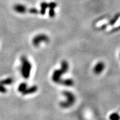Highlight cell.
<instances>
[{
    "mask_svg": "<svg viewBox=\"0 0 120 120\" xmlns=\"http://www.w3.org/2000/svg\"><path fill=\"white\" fill-rule=\"evenodd\" d=\"M29 12L32 14H37L38 13V11L37 8H31L29 10Z\"/></svg>",
    "mask_w": 120,
    "mask_h": 120,
    "instance_id": "2e32d148",
    "label": "cell"
},
{
    "mask_svg": "<svg viewBox=\"0 0 120 120\" xmlns=\"http://www.w3.org/2000/svg\"><path fill=\"white\" fill-rule=\"evenodd\" d=\"M49 4V7H49V8L55 9L57 6V4L54 2H51L49 3V4Z\"/></svg>",
    "mask_w": 120,
    "mask_h": 120,
    "instance_id": "e0dca14e",
    "label": "cell"
},
{
    "mask_svg": "<svg viewBox=\"0 0 120 120\" xmlns=\"http://www.w3.org/2000/svg\"><path fill=\"white\" fill-rule=\"evenodd\" d=\"M105 67V65L104 63L102 62H99L96 64L95 66L94 67V73L98 75L100 74L103 70H104Z\"/></svg>",
    "mask_w": 120,
    "mask_h": 120,
    "instance_id": "8992f818",
    "label": "cell"
},
{
    "mask_svg": "<svg viewBox=\"0 0 120 120\" xmlns=\"http://www.w3.org/2000/svg\"><path fill=\"white\" fill-rule=\"evenodd\" d=\"M7 92V89L5 88V87L4 85H0V92L5 94Z\"/></svg>",
    "mask_w": 120,
    "mask_h": 120,
    "instance_id": "ac0fdd59",
    "label": "cell"
},
{
    "mask_svg": "<svg viewBox=\"0 0 120 120\" xmlns=\"http://www.w3.org/2000/svg\"><path fill=\"white\" fill-rule=\"evenodd\" d=\"M120 17V14H117L116 15V16L114 17L113 19H112L109 22V24L110 25H111V26H112V25H115V23H116V22L117 21V20L118 19H119V18Z\"/></svg>",
    "mask_w": 120,
    "mask_h": 120,
    "instance_id": "5bb4252c",
    "label": "cell"
},
{
    "mask_svg": "<svg viewBox=\"0 0 120 120\" xmlns=\"http://www.w3.org/2000/svg\"><path fill=\"white\" fill-rule=\"evenodd\" d=\"M64 73L61 70H56L53 72L52 76V79L54 82L56 83H60L61 81V77Z\"/></svg>",
    "mask_w": 120,
    "mask_h": 120,
    "instance_id": "277c9868",
    "label": "cell"
},
{
    "mask_svg": "<svg viewBox=\"0 0 120 120\" xmlns=\"http://www.w3.org/2000/svg\"><path fill=\"white\" fill-rule=\"evenodd\" d=\"M21 72L23 78L27 79L30 77L31 71L32 70V64L28 61L25 56H22L21 58Z\"/></svg>",
    "mask_w": 120,
    "mask_h": 120,
    "instance_id": "6da1fadb",
    "label": "cell"
},
{
    "mask_svg": "<svg viewBox=\"0 0 120 120\" xmlns=\"http://www.w3.org/2000/svg\"><path fill=\"white\" fill-rule=\"evenodd\" d=\"M13 10L16 12L20 13V14H24L26 12L27 8L25 5L22 4H16L13 6Z\"/></svg>",
    "mask_w": 120,
    "mask_h": 120,
    "instance_id": "5b68a950",
    "label": "cell"
},
{
    "mask_svg": "<svg viewBox=\"0 0 120 120\" xmlns=\"http://www.w3.org/2000/svg\"><path fill=\"white\" fill-rule=\"evenodd\" d=\"M63 94L66 97V100L65 101L61 102L60 103V106L62 108H64V109L70 107L74 104L75 101H76L75 95L72 92L67 91H64Z\"/></svg>",
    "mask_w": 120,
    "mask_h": 120,
    "instance_id": "7a4b0ae2",
    "label": "cell"
},
{
    "mask_svg": "<svg viewBox=\"0 0 120 120\" xmlns=\"http://www.w3.org/2000/svg\"><path fill=\"white\" fill-rule=\"evenodd\" d=\"M49 16L50 17H53L54 16H55V9H53V8H49Z\"/></svg>",
    "mask_w": 120,
    "mask_h": 120,
    "instance_id": "9a60e30c",
    "label": "cell"
},
{
    "mask_svg": "<svg viewBox=\"0 0 120 120\" xmlns=\"http://www.w3.org/2000/svg\"><path fill=\"white\" fill-rule=\"evenodd\" d=\"M69 68V65L68 62L66 61H63L61 62V67L60 70L62 72V73L64 74L68 71Z\"/></svg>",
    "mask_w": 120,
    "mask_h": 120,
    "instance_id": "9c48e42d",
    "label": "cell"
},
{
    "mask_svg": "<svg viewBox=\"0 0 120 120\" xmlns=\"http://www.w3.org/2000/svg\"><path fill=\"white\" fill-rule=\"evenodd\" d=\"M40 6H41V10H40V14L42 15H44L46 13V11L47 8L49 7V4L46 2H43L40 4Z\"/></svg>",
    "mask_w": 120,
    "mask_h": 120,
    "instance_id": "30bf717a",
    "label": "cell"
},
{
    "mask_svg": "<svg viewBox=\"0 0 120 120\" xmlns=\"http://www.w3.org/2000/svg\"><path fill=\"white\" fill-rule=\"evenodd\" d=\"M27 88V84L25 83V82H23V83H21L19 85V87H18V90H19V92L22 93L26 90Z\"/></svg>",
    "mask_w": 120,
    "mask_h": 120,
    "instance_id": "7c38bea8",
    "label": "cell"
},
{
    "mask_svg": "<svg viewBox=\"0 0 120 120\" xmlns=\"http://www.w3.org/2000/svg\"><path fill=\"white\" fill-rule=\"evenodd\" d=\"M60 83L62 84V85H64L65 86H72L74 84V82H73V79H61V81Z\"/></svg>",
    "mask_w": 120,
    "mask_h": 120,
    "instance_id": "ba28073f",
    "label": "cell"
},
{
    "mask_svg": "<svg viewBox=\"0 0 120 120\" xmlns=\"http://www.w3.org/2000/svg\"><path fill=\"white\" fill-rule=\"evenodd\" d=\"M109 120H120V116L117 113H113L109 116Z\"/></svg>",
    "mask_w": 120,
    "mask_h": 120,
    "instance_id": "4fadbf2b",
    "label": "cell"
},
{
    "mask_svg": "<svg viewBox=\"0 0 120 120\" xmlns=\"http://www.w3.org/2000/svg\"><path fill=\"white\" fill-rule=\"evenodd\" d=\"M13 79L11 77L7 78V79H3L0 81V85H2L4 86V85H10L13 83Z\"/></svg>",
    "mask_w": 120,
    "mask_h": 120,
    "instance_id": "8fae6325",
    "label": "cell"
},
{
    "mask_svg": "<svg viewBox=\"0 0 120 120\" xmlns=\"http://www.w3.org/2000/svg\"><path fill=\"white\" fill-rule=\"evenodd\" d=\"M49 38L46 34H40L36 36L33 38L32 43L34 46L38 47L41 42H49Z\"/></svg>",
    "mask_w": 120,
    "mask_h": 120,
    "instance_id": "3957f363",
    "label": "cell"
},
{
    "mask_svg": "<svg viewBox=\"0 0 120 120\" xmlns=\"http://www.w3.org/2000/svg\"><path fill=\"white\" fill-rule=\"evenodd\" d=\"M37 86H33L32 87H30L29 88H27L26 90L25 91H23L22 93L23 95H26V94H32L36 92L37 91Z\"/></svg>",
    "mask_w": 120,
    "mask_h": 120,
    "instance_id": "52a82bcc",
    "label": "cell"
}]
</instances>
